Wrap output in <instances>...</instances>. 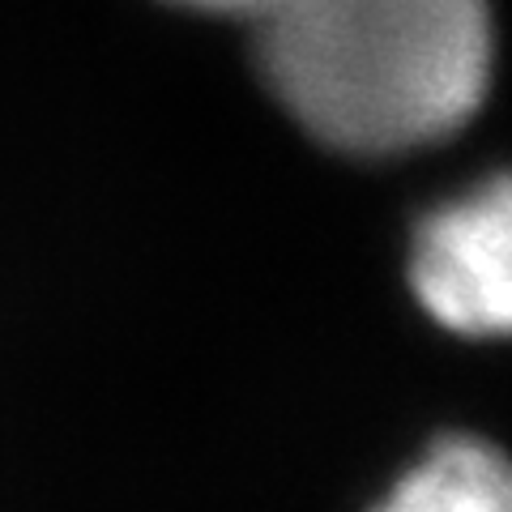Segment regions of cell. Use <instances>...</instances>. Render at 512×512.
I'll use <instances>...</instances> for the list:
<instances>
[{
	"label": "cell",
	"mask_w": 512,
	"mask_h": 512,
	"mask_svg": "<svg viewBox=\"0 0 512 512\" xmlns=\"http://www.w3.org/2000/svg\"><path fill=\"white\" fill-rule=\"evenodd\" d=\"M171 5H188L201 13H261L269 0H171Z\"/></svg>",
	"instance_id": "4"
},
{
	"label": "cell",
	"mask_w": 512,
	"mask_h": 512,
	"mask_svg": "<svg viewBox=\"0 0 512 512\" xmlns=\"http://www.w3.org/2000/svg\"><path fill=\"white\" fill-rule=\"evenodd\" d=\"M261 69L278 103L350 154L448 137L487 94V0H269Z\"/></svg>",
	"instance_id": "1"
},
{
	"label": "cell",
	"mask_w": 512,
	"mask_h": 512,
	"mask_svg": "<svg viewBox=\"0 0 512 512\" xmlns=\"http://www.w3.org/2000/svg\"><path fill=\"white\" fill-rule=\"evenodd\" d=\"M372 512H512L504 453L478 436H440Z\"/></svg>",
	"instance_id": "3"
},
{
	"label": "cell",
	"mask_w": 512,
	"mask_h": 512,
	"mask_svg": "<svg viewBox=\"0 0 512 512\" xmlns=\"http://www.w3.org/2000/svg\"><path fill=\"white\" fill-rule=\"evenodd\" d=\"M512 201L504 175L444 201L410 248V291L457 338H504L512 320Z\"/></svg>",
	"instance_id": "2"
}]
</instances>
